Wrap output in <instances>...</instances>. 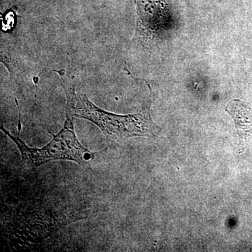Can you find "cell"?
<instances>
[{"mask_svg":"<svg viewBox=\"0 0 252 252\" xmlns=\"http://www.w3.org/2000/svg\"><path fill=\"white\" fill-rule=\"evenodd\" d=\"M56 72L60 74L67 97L66 113L95 124L109 142L122 143L130 137L157 136L161 132L151 117V104L146 110L133 114L119 115L107 112L91 102L86 94H76L69 86L64 70Z\"/></svg>","mask_w":252,"mask_h":252,"instance_id":"1","label":"cell"},{"mask_svg":"<svg viewBox=\"0 0 252 252\" xmlns=\"http://www.w3.org/2000/svg\"><path fill=\"white\" fill-rule=\"evenodd\" d=\"M1 130L17 146L21 154V164L24 170L35 171L43 164L52 160H67L81 164L94 158V154L86 149L78 140L74 132V121L66 113L64 127L53 140L40 149L31 148L18 137H14L1 126Z\"/></svg>","mask_w":252,"mask_h":252,"instance_id":"2","label":"cell"},{"mask_svg":"<svg viewBox=\"0 0 252 252\" xmlns=\"http://www.w3.org/2000/svg\"><path fill=\"white\" fill-rule=\"evenodd\" d=\"M137 27L133 40L151 42L160 39L171 28V14L166 0H133Z\"/></svg>","mask_w":252,"mask_h":252,"instance_id":"3","label":"cell"}]
</instances>
